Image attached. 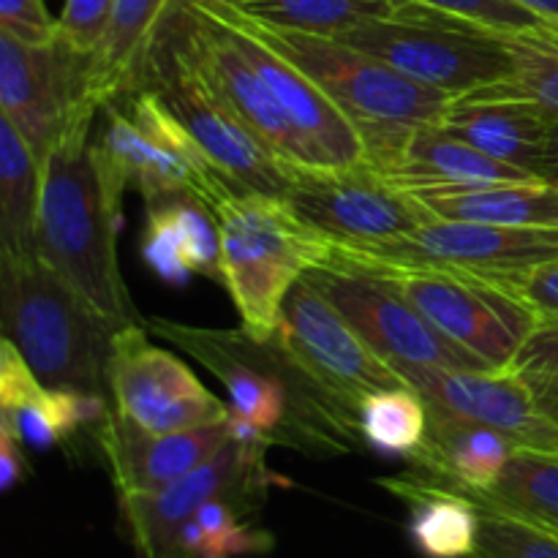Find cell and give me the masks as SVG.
I'll return each instance as SVG.
<instances>
[{"instance_id":"6da1fadb","label":"cell","mask_w":558,"mask_h":558,"mask_svg":"<svg viewBox=\"0 0 558 558\" xmlns=\"http://www.w3.org/2000/svg\"><path fill=\"white\" fill-rule=\"evenodd\" d=\"M147 327L227 387L238 439L319 458L352 456L363 447L360 414L338 401L276 336L259 341L243 327H196L158 316Z\"/></svg>"},{"instance_id":"7a4b0ae2","label":"cell","mask_w":558,"mask_h":558,"mask_svg":"<svg viewBox=\"0 0 558 558\" xmlns=\"http://www.w3.org/2000/svg\"><path fill=\"white\" fill-rule=\"evenodd\" d=\"M93 118L74 120L41 161L36 254L104 325L120 330L136 322L118 265L123 196L98 167Z\"/></svg>"},{"instance_id":"3957f363","label":"cell","mask_w":558,"mask_h":558,"mask_svg":"<svg viewBox=\"0 0 558 558\" xmlns=\"http://www.w3.org/2000/svg\"><path fill=\"white\" fill-rule=\"evenodd\" d=\"M221 227V283L240 327L267 341L281 325L283 300L314 267H327L336 243L305 227L281 196L227 191L213 205Z\"/></svg>"},{"instance_id":"277c9868","label":"cell","mask_w":558,"mask_h":558,"mask_svg":"<svg viewBox=\"0 0 558 558\" xmlns=\"http://www.w3.org/2000/svg\"><path fill=\"white\" fill-rule=\"evenodd\" d=\"M0 327L41 385L104 396L114 330L38 256H0Z\"/></svg>"},{"instance_id":"5b68a950","label":"cell","mask_w":558,"mask_h":558,"mask_svg":"<svg viewBox=\"0 0 558 558\" xmlns=\"http://www.w3.org/2000/svg\"><path fill=\"white\" fill-rule=\"evenodd\" d=\"M202 3L221 11L223 16L238 22L259 41L283 54L289 63L303 69L330 96V101L352 120L363 142L376 134H385V131H407L417 129V125L441 123L447 107H450L452 96L401 74L390 63L341 41V38L265 25V22H256L234 11L223 0H202Z\"/></svg>"},{"instance_id":"8992f818","label":"cell","mask_w":558,"mask_h":558,"mask_svg":"<svg viewBox=\"0 0 558 558\" xmlns=\"http://www.w3.org/2000/svg\"><path fill=\"white\" fill-rule=\"evenodd\" d=\"M104 112V131L93 147L104 178L120 196L134 185L145 202L196 194L213 207L218 196L234 191L150 87L114 98Z\"/></svg>"},{"instance_id":"52a82bcc","label":"cell","mask_w":558,"mask_h":558,"mask_svg":"<svg viewBox=\"0 0 558 558\" xmlns=\"http://www.w3.org/2000/svg\"><path fill=\"white\" fill-rule=\"evenodd\" d=\"M338 38L452 98L515 74V58L499 31L420 5L365 22Z\"/></svg>"},{"instance_id":"ba28073f","label":"cell","mask_w":558,"mask_h":558,"mask_svg":"<svg viewBox=\"0 0 558 558\" xmlns=\"http://www.w3.org/2000/svg\"><path fill=\"white\" fill-rule=\"evenodd\" d=\"M142 87H150L161 98L163 107L196 142L202 156L234 191L283 196L289 163H283L240 120V114L223 104L191 63L178 38L163 27L156 36Z\"/></svg>"},{"instance_id":"9c48e42d","label":"cell","mask_w":558,"mask_h":558,"mask_svg":"<svg viewBox=\"0 0 558 558\" xmlns=\"http://www.w3.org/2000/svg\"><path fill=\"white\" fill-rule=\"evenodd\" d=\"M281 199L305 227L343 248L396 243L439 218L368 163L341 169L289 163Z\"/></svg>"},{"instance_id":"30bf717a","label":"cell","mask_w":558,"mask_h":558,"mask_svg":"<svg viewBox=\"0 0 558 558\" xmlns=\"http://www.w3.org/2000/svg\"><path fill=\"white\" fill-rule=\"evenodd\" d=\"M303 278L392 368L430 365L456 371H494L477 354L445 336L387 272L338 265L314 267Z\"/></svg>"},{"instance_id":"8fae6325","label":"cell","mask_w":558,"mask_h":558,"mask_svg":"<svg viewBox=\"0 0 558 558\" xmlns=\"http://www.w3.org/2000/svg\"><path fill=\"white\" fill-rule=\"evenodd\" d=\"M270 447L248 439H232L202 466L153 494L118 496L120 521L136 558H178V537L185 523L216 499H229L254 512L265 501Z\"/></svg>"},{"instance_id":"7c38bea8","label":"cell","mask_w":558,"mask_h":558,"mask_svg":"<svg viewBox=\"0 0 558 558\" xmlns=\"http://www.w3.org/2000/svg\"><path fill=\"white\" fill-rule=\"evenodd\" d=\"M550 259H558V227H501V223L436 218L396 243L371 245V248L336 245L327 267H428V270L466 272L494 281V278L532 270Z\"/></svg>"},{"instance_id":"4fadbf2b","label":"cell","mask_w":558,"mask_h":558,"mask_svg":"<svg viewBox=\"0 0 558 558\" xmlns=\"http://www.w3.org/2000/svg\"><path fill=\"white\" fill-rule=\"evenodd\" d=\"M338 267V265H332ZM381 270L439 327L494 371L510 368L539 316L485 278L428 267L347 265Z\"/></svg>"},{"instance_id":"5bb4252c","label":"cell","mask_w":558,"mask_h":558,"mask_svg":"<svg viewBox=\"0 0 558 558\" xmlns=\"http://www.w3.org/2000/svg\"><path fill=\"white\" fill-rule=\"evenodd\" d=\"M114 412L150 434H172L232 420L229 401L213 396L194 371L147 338L145 327L114 330L107 363Z\"/></svg>"},{"instance_id":"9a60e30c","label":"cell","mask_w":558,"mask_h":558,"mask_svg":"<svg viewBox=\"0 0 558 558\" xmlns=\"http://www.w3.org/2000/svg\"><path fill=\"white\" fill-rule=\"evenodd\" d=\"M90 54L54 38L33 47L0 33V118L9 120L41 163L74 120L96 114L87 87Z\"/></svg>"},{"instance_id":"2e32d148","label":"cell","mask_w":558,"mask_h":558,"mask_svg":"<svg viewBox=\"0 0 558 558\" xmlns=\"http://www.w3.org/2000/svg\"><path fill=\"white\" fill-rule=\"evenodd\" d=\"M276 338L338 401L357 414L368 396L407 385L305 278H300L283 300Z\"/></svg>"},{"instance_id":"e0dca14e","label":"cell","mask_w":558,"mask_h":558,"mask_svg":"<svg viewBox=\"0 0 558 558\" xmlns=\"http://www.w3.org/2000/svg\"><path fill=\"white\" fill-rule=\"evenodd\" d=\"M396 371L428 407L490 425L510 436L521 450L558 452V425L539 412L529 387L510 368L456 371L396 365Z\"/></svg>"},{"instance_id":"ac0fdd59","label":"cell","mask_w":558,"mask_h":558,"mask_svg":"<svg viewBox=\"0 0 558 558\" xmlns=\"http://www.w3.org/2000/svg\"><path fill=\"white\" fill-rule=\"evenodd\" d=\"M368 167L376 169L396 189L428 199V196L461 194L488 183H532L543 180L526 169L510 167L469 142L441 129L439 123L417 125L381 142L368 153Z\"/></svg>"},{"instance_id":"d6986e66","label":"cell","mask_w":558,"mask_h":558,"mask_svg":"<svg viewBox=\"0 0 558 558\" xmlns=\"http://www.w3.org/2000/svg\"><path fill=\"white\" fill-rule=\"evenodd\" d=\"M202 5L210 9L216 16H221L234 31L243 52L248 54L254 69L259 71L262 82H265L267 90L276 98L278 109H281L283 118L289 120L292 131L298 134L305 158H308V167L341 169L368 163V153H365V142L360 131L354 129L352 120L330 101V96L303 69L289 63L283 54H278L276 49L267 47L254 33L240 27L238 22L223 16L213 5Z\"/></svg>"},{"instance_id":"ffe728a7","label":"cell","mask_w":558,"mask_h":558,"mask_svg":"<svg viewBox=\"0 0 558 558\" xmlns=\"http://www.w3.org/2000/svg\"><path fill=\"white\" fill-rule=\"evenodd\" d=\"M232 436L229 420L191 430L150 434L120 417L114 409H109L107 417L96 425V447L118 496L167 488L210 461Z\"/></svg>"},{"instance_id":"44dd1931","label":"cell","mask_w":558,"mask_h":558,"mask_svg":"<svg viewBox=\"0 0 558 558\" xmlns=\"http://www.w3.org/2000/svg\"><path fill=\"white\" fill-rule=\"evenodd\" d=\"M556 120V109L518 96L505 82H494L452 98L439 125L477 150L537 174L539 156Z\"/></svg>"},{"instance_id":"7402d4cb","label":"cell","mask_w":558,"mask_h":558,"mask_svg":"<svg viewBox=\"0 0 558 558\" xmlns=\"http://www.w3.org/2000/svg\"><path fill=\"white\" fill-rule=\"evenodd\" d=\"M109 407L104 396L41 385L20 349L0 341V425L33 450H49L85 425H98Z\"/></svg>"},{"instance_id":"603a6c76","label":"cell","mask_w":558,"mask_h":558,"mask_svg":"<svg viewBox=\"0 0 558 558\" xmlns=\"http://www.w3.org/2000/svg\"><path fill=\"white\" fill-rule=\"evenodd\" d=\"M142 256L172 287H185L194 276L221 281V227L216 210L196 194L147 199Z\"/></svg>"},{"instance_id":"cb8c5ba5","label":"cell","mask_w":558,"mask_h":558,"mask_svg":"<svg viewBox=\"0 0 558 558\" xmlns=\"http://www.w3.org/2000/svg\"><path fill=\"white\" fill-rule=\"evenodd\" d=\"M518 450L510 436L490 425L428 407V434L409 463L436 483L480 494L501 477Z\"/></svg>"},{"instance_id":"d4e9b609","label":"cell","mask_w":558,"mask_h":558,"mask_svg":"<svg viewBox=\"0 0 558 558\" xmlns=\"http://www.w3.org/2000/svg\"><path fill=\"white\" fill-rule=\"evenodd\" d=\"M409 507V539L423 558H474L480 543V505L463 490L420 472L379 480Z\"/></svg>"},{"instance_id":"484cf974","label":"cell","mask_w":558,"mask_h":558,"mask_svg":"<svg viewBox=\"0 0 558 558\" xmlns=\"http://www.w3.org/2000/svg\"><path fill=\"white\" fill-rule=\"evenodd\" d=\"M174 0H118L107 33L90 58L87 87L98 107L140 90L156 36Z\"/></svg>"},{"instance_id":"4316f807","label":"cell","mask_w":558,"mask_h":558,"mask_svg":"<svg viewBox=\"0 0 558 558\" xmlns=\"http://www.w3.org/2000/svg\"><path fill=\"white\" fill-rule=\"evenodd\" d=\"M434 216L447 221L501 223V227H558V185L545 180L532 183H488L461 194L423 199Z\"/></svg>"},{"instance_id":"83f0119b","label":"cell","mask_w":558,"mask_h":558,"mask_svg":"<svg viewBox=\"0 0 558 558\" xmlns=\"http://www.w3.org/2000/svg\"><path fill=\"white\" fill-rule=\"evenodd\" d=\"M41 163L20 131L0 118V256H38Z\"/></svg>"},{"instance_id":"f1b7e54d","label":"cell","mask_w":558,"mask_h":558,"mask_svg":"<svg viewBox=\"0 0 558 558\" xmlns=\"http://www.w3.org/2000/svg\"><path fill=\"white\" fill-rule=\"evenodd\" d=\"M256 22L314 36H343L352 27L387 20L407 9L403 0H223Z\"/></svg>"},{"instance_id":"f546056e","label":"cell","mask_w":558,"mask_h":558,"mask_svg":"<svg viewBox=\"0 0 558 558\" xmlns=\"http://www.w3.org/2000/svg\"><path fill=\"white\" fill-rule=\"evenodd\" d=\"M469 496L558 532V452L518 450L488 490Z\"/></svg>"},{"instance_id":"4dcf8cb0","label":"cell","mask_w":558,"mask_h":558,"mask_svg":"<svg viewBox=\"0 0 558 558\" xmlns=\"http://www.w3.org/2000/svg\"><path fill=\"white\" fill-rule=\"evenodd\" d=\"M365 445L385 458H412L428 434V403L409 385L379 390L360 403Z\"/></svg>"},{"instance_id":"1f68e13d","label":"cell","mask_w":558,"mask_h":558,"mask_svg":"<svg viewBox=\"0 0 558 558\" xmlns=\"http://www.w3.org/2000/svg\"><path fill=\"white\" fill-rule=\"evenodd\" d=\"M245 507L229 499L207 501L183 526L178 558H245L272 548V537L245 521Z\"/></svg>"},{"instance_id":"d6a6232c","label":"cell","mask_w":558,"mask_h":558,"mask_svg":"<svg viewBox=\"0 0 558 558\" xmlns=\"http://www.w3.org/2000/svg\"><path fill=\"white\" fill-rule=\"evenodd\" d=\"M477 505L480 543L474 558H558V532L499 507Z\"/></svg>"},{"instance_id":"836d02e7","label":"cell","mask_w":558,"mask_h":558,"mask_svg":"<svg viewBox=\"0 0 558 558\" xmlns=\"http://www.w3.org/2000/svg\"><path fill=\"white\" fill-rule=\"evenodd\" d=\"M515 58V74L505 80L518 96L539 101L558 112V47L539 38L534 31L501 33Z\"/></svg>"},{"instance_id":"e575fe53","label":"cell","mask_w":558,"mask_h":558,"mask_svg":"<svg viewBox=\"0 0 558 558\" xmlns=\"http://www.w3.org/2000/svg\"><path fill=\"white\" fill-rule=\"evenodd\" d=\"M537 401L539 412L558 425V319H539L510 365Z\"/></svg>"},{"instance_id":"d590c367","label":"cell","mask_w":558,"mask_h":558,"mask_svg":"<svg viewBox=\"0 0 558 558\" xmlns=\"http://www.w3.org/2000/svg\"><path fill=\"white\" fill-rule=\"evenodd\" d=\"M407 5L436 11V14L456 16V20L474 22L499 33H523L543 25V16L529 11L515 0H403Z\"/></svg>"},{"instance_id":"8d00e7d4","label":"cell","mask_w":558,"mask_h":558,"mask_svg":"<svg viewBox=\"0 0 558 558\" xmlns=\"http://www.w3.org/2000/svg\"><path fill=\"white\" fill-rule=\"evenodd\" d=\"M118 0H65L58 16V38L82 54H90L101 44Z\"/></svg>"},{"instance_id":"74e56055","label":"cell","mask_w":558,"mask_h":558,"mask_svg":"<svg viewBox=\"0 0 558 558\" xmlns=\"http://www.w3.org/2000/svg\"><path fill=\"white\" fill-rule=\"evenodd\" d=\"M490 283L521 300L539 319H558V259L543 262V265L515 272V276L494 278Z\"/></svg>"},{"instance_id":"f35d334b","label":"cell","mask_w":558,"mask_h":558,"mask_svg":"<svg viewBox=\"0 0 558 558\" xmlns=\"http://www.w3.org/2000/svg\"><path fill=\"white\" fill-rule=\"evenodd\" d=\"M0 33L44 47L58 38V16L49 14L44 0H0Z\"/></svg>"},{"instance_id":"ab89813d","label":"cell","mask_w":558,"mask_h":558,"mask_svg":"<svg viewBox=\"0 0 558 558\" xmlns=\"http://www.w3.org/2000/svg\"><path fill=\"white\" fill-rule=\"evenodd\" d=\"M31 474V463L25 458V445L16 439L14 430L0 425V490L11 494Z\"/></svg>"},{"instance_id":"60d3db41","label":"cell","mask_w":558,"mask_h":558,"mask_svg":"<svg viewBox=\"0 0 558 558\" xmlns=\"http://www.w3.org/2000/svg\"><path fill=\"white\" fill-rule=\"evenodd\" d=\"M537 174L545 180V183L558 185V120H556L554 129H550L543 156H539Z\"/></svg>"},{"instance_id":"b9f144b4","label":"cell","mask_w":558,"mask_h":558,"mask_svg":"<svg viewBox=\"0 0 558 558\" xmlns=\"http://www.w3.org/2000/svg\"><path fill=\"white\" fill-rule=\"evenodd\" d=\"M515 3L526 5L529 11H534L543 20H554L558 22V0H515Z\"/></svg>"},{"instance_id":"7bdbcfd3","label":"cell","mask_w":558,"mask_h":558,"mask_svg":"<svg viewBox=\"0 0 558 558\" xmlns=\"http://www.w3.org/2000/svg\"><path fill=\"white\" fill-rule=\"evenodd\" d=\"M534 33H537L539 38H545V41H548V44H554V47H558V22L545 20L543 25L534 27Z\"/></svg>"},{"instance_id":"ee69618b","label":"cell","mask_w":558,"mask_h":558,"mask_svg":"<svg viewBox=\"0 0 558 558\" xmlns=\"http://www.w3.org/2000/svg\"><path fill=\"white\" fill-rule=\"evenodd\" d=\"M174 3H202V0H174Z\"/></svg>"}]
</instances>
